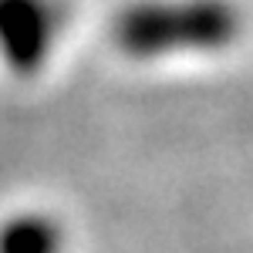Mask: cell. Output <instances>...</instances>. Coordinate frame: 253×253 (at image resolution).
Returning a JSON list of instances; mask_svg holds the SVG:
<instances>
[{"mask_svg":"<svg viewBox=\"0 0 253 253\" xmlns=\"http://www.w3.org/2000/svg\"><path fill=\"white\" fill-rule=\"evenodd\" d=\"M240 31L243 14L233 0H135L108 24L112 44L132 61L216 54L226 51Z\"/></svg>","mask_w":253,"mask_h":253,"instance_id":"cell-1","label":"cell"},{"mask_svg":"<svg viewBox=\"0 0 253 253\" xmlns=\"http://www.w3.org/2000/svg\"><path fill=\"white\" fill-rule=\"evenodd\" d=\"M64 230L47 213H17L0 223V253H61Z\"/></svg>","mask_w":253,"mask_h":253,"instance_id":"cell-3","label":"cell"},{"mask_svg":"<svg viewBox=\"0 0 253 253\" xmlns=\"http://www.w3.org/2000/svg\"><path fill=\"white\" fill-rule=\"evenodd\" d=\"M61 0H0V61L14 78H34L44 71L61 31Z\"/></svg>","mask_w":253,"mask_h":253,"instance_id":"cell-2","label":"cell"}]
</instances>
